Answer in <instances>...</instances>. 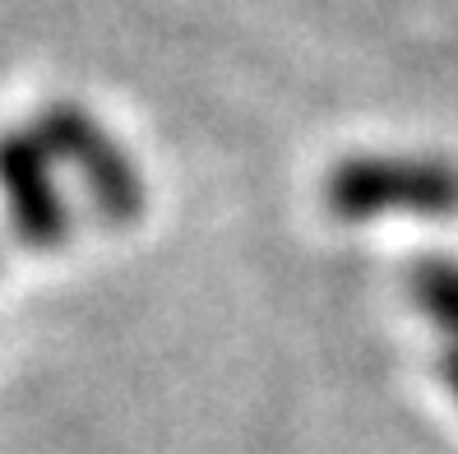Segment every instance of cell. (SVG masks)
Segmentation results:
<instances>
[{"mask_svg": "<svg viewBox=\"0 0 458 454\" xmlns=\"http://www.w3.org/2000/svg\"><path fill=\"white\" fill-rule=\"evenodd\" d=\"M325 209L343 223H366L385 213L449 218L458 213V167L445 158L352 153L325 176Z\"/></svg>", "mask_w": 458, "mask_h": 454, "instance_id": "obj_1", "label": "cell"}, {"mask_svg": "<svg viewBox=\"0 0 458 454\" xmlns=\"http://www.w3.org/2000/svg\"><path fill=\"white\" fill-rule=\"evenodd\" d=\"M33 135L51 153V163L74 167V176L84 181V191L98 209V218L125 227L144 213V176L134 172L130 153L106 135L84 107L51 102L33 121Z\"/></svg>", "mask_w": 458, "mask_h": 454, "instance_id": "obj_2", "label": "cell"}, {"mask_svg": "<svg viewBox=\"0 0 458 454\" xmlns=\"http://www.w3.org/2000/svg\"><path fill=\"white\" fill-rule=\"evenodd\" d=\"M0 191H5L10 227L29 251H56L70 236V209L51 181V153L29 130L0 135Z\"/></svg>", "mask_w": 458, "mask_h": 454, "instance_id": "obj_3", "label": "cell"}, {"mask_svg": "<svg viewBox=\"0 0 458 454\" xmlns=\"http://www.w3.org/2000/svg\"><path fill=\"white\" fill-rule=\"evenodd\" d=\"M408 292H412L417 311L449 338V348H458V260L449 255L417 260L408 274Z\"/></svg>", "mask_w": 458, "mask_h": 454, "instance_id": "obj_4", "label": "cell"}, {"mask_svg": "<svg viewBox=\"0 0 458 454\" xmlns=\"http://www.w3.org/2000/svg\"><path fill=\"white\" fill-rule=\"evenodd\" d=\"M440 376H445V390L454 394V404H458V348H445V357H440Z\"/></svg>", "mask_w": 458, "mask_h": 454, "instance_id": "obj_5", "label": "cell"}]
</instances>
